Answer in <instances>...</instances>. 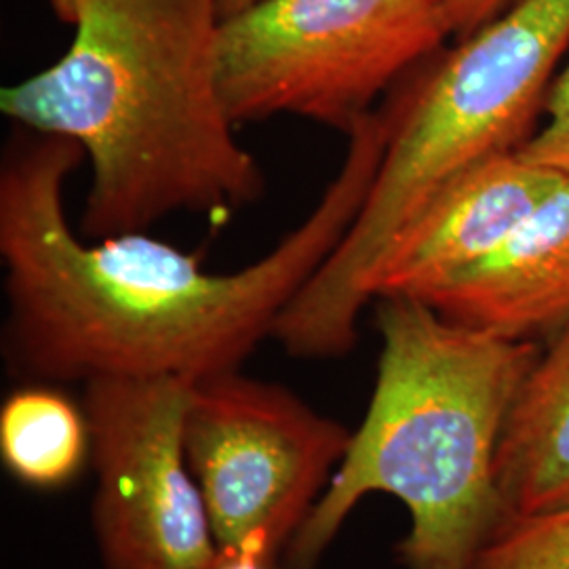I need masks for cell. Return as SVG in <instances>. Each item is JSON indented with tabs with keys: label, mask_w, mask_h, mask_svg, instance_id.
I'll return each mask as SVG.
<instances>
[{
	"label": "cell",
	"mask_w": 569,
	"mask_h": 569,
	"mask_svg": "<svg viewBox=\"0 0 569 569\" xmlns=\"http://www.w3.org/2000/svg\"><path fill=\"white\" fill-rule=\"evenodd\" d=\"M279 561L256 552H226L220 550L213 569H277Z\"/></svg>",
	"instance_id": "15"
},
{
	"label": "cell",
	"mask_w": 569,
	"mask_h": 569,
	"mask_svg": "<svg viewBox=\"0 0 569 569\" xmlns=\"http://www.w3.org/2000/svg\"><path fill=\"white\" fill-rule=\"evenodd\" d=\"M448 18L451 41H462L483 28L489 21L500 18L519 0H441Z\"/></svg>",
	"instance_id": "14"
},
{
	"label": "cell",
	"mask_w": 569,
	"mask_h": 569,
	"mask_svg": "<svg viewBox=\"0 0 569 569\" xmlns=\"http://www.w3.org/2000/svg\"><path fill=\"white\" fill-rule=\"evenodd\" d=\"M74 28L60 60L2 87L0 112L79 143L91 167L84 239L178 213L226 222L266 194L226 108L216 0H49Z\"/></svg>",
	"instance_id": "2"
},
{
	"label": "cell",
	"mask_w": 569,
	"mask_h": 569,
	"mask_svg": "<svg viewBox=\"0 0 569 569\" xmlns=\"http://www.w3.org/2000/svg\"><path fill=\"white\" fill-rule=\"evenodd\" d=\"M568 51L569 0H519L407 74L361 211L274 326L287 355L336 359L355 348L388 243L449 180L528 142Z\"/></svg>",
	"instance_id": "4"
},
{
	"label": "cell",
	"mask_w": 569,
	"mask_h": 569,
	"mask_svg": "<svg viewBox=\"0 0 569 569\" xmlns=\"http://www.w3.org/2000/svg\"><path fill=\"white\" fill-rule=\"evenodd\" d=\"M545 121L517 152L529 161L569 178V60L550 84Z\"/></svg>",
	"instance_id": "13"
},
{
	"label": "cell",
	"mask_w": 569,
	"mask_h": 569,
	"mask_svg": "<svg viewBox=\"0 0 569 569\" xmlns=\"http://www.w3.org/2000/svg\"><path fill=\"white\" fill-rule=\"evenodd\" d=\"M566 176L519 152L472 164L441 190L388 243L371 277V298L427 300L483 260Z\"/></svg>",
	"instance_id": "8"
},
{
	"label": "cell",
	"mask_w": 569,
	"mask_h": 569,
	"mask_svg": "<svg viewBox=\"0 0 569 569\" xmlns=\"http://www.w3.org/2000/svg\"><path fill=\"white\" fill-rule=\"evenodd\" d=\"M0 458L26 488L72 486L91 465L84 407L60 385L21 382L0 407Z\"/></svg>",
	"instance_id": "11"
},
{
	"label": "cell",
	"mask_w": 569,
	"mask_h": 569,
	"mask_svg": "<svg viewBox=\"0 0 569 569\" xmlns=\"http://www.w3.org/2000/svg\"><path fill=\"white\" fill-rule=\"evenodd\" d=\"M425 305L456 326L517 342L569 323V178L557 183L509 237Z\"/></svg>",
	"instance_id": "9"
},
{
	"label": "cell",
	"mask_w": 569,
	"mask_h": 569,
	"mask_svg": "<svg viewBox=\"0 0 569 569\" xmlns=\"http://www.w3.org/2000/svg\"><path fill=\"white\" fill-rule=\"evenodd\" d=\"M451 39L441 0H260L222 20L230 119L298 117L350 133Z\"/></svg>",
	"instance_id": "5"
},
{
	"label": "cell",
	"mask_w": 569,
	"mask_h": 569,
	"mask_svg": "<svg viewBox=\"0 0 569 569\" xmlns=\"http://www.w3.org/2000/svg\"><path fill=\"white\" fill-rule=\"evenodd\" d=\"M380 357L361 427L284 552L317 569L369 493L406 505V569H472L505 526L496 458L510 406L538 361L536 342L456 326L411 298H378Z\"/></svg>",
	"instance_id": "3"
},
{
	"label": "cell",
	"mask_w": 569,
	"mask_h": 569,
	"mask_svg": "<svg viewBox=\"0 0 569 569\" xmlns=\"http://www.w3.org/2000/svg\"><path fill=\"white\" fill-rule=\"evenodd\" d=\"M496 486L507 521L569 509V323L540 352L510 406Z\"/></svg>",
	"instance_id": "10"
},
{
	"label": "cell",
	"mask_w": 569,
	"mask_h": 569,
	"mask_svg": "<svg viewBox=\"0 0 569 569\" xmlns=\"http://www.w3.org/2000/svg\"><path fill=\"white\" fill-rule=\"evenodd\" d=\"M350 437L289 388L241 369L192 385L183 449L218 549L281 561Z\"/></svg>",
	"instance_id": "6"
},
{
	"label": "cell",
	"mask_w": 569,
	"mask_h": 569,
	"mask_svg": "<svg viewBox=\"0 0 569 569\" xmlns=\"http://www.w3.org/2000/svg\"><path fill=\"white\" fill-rule=\"evenodd\" d=\"M256 2H260V0H216L218 11H220V18H222V20L230 18V16L241 13V11L249 9V7H251V4H256Z\"/></svg>",
	"instance_id": "16"
},
{
	"label": "cell",
	"mask_w": 569,
	"mask_h": 569,
	"mask_svg": "<svg viewBox=\"0 0 569 569\" xmlns=\"http://www.w3.org/2000/svg\"><path fill=\"white\" fill-rule=\"evenodd\" d=\"M397 114L392 96L369 112L346 136L342 164L305 220L224 274L148 232L84 239L66 211L81 146L13 124L0 157L7 367L21 382L60 387L103 378L197 385L241 369L345 239Z\"/></svg>",
	"instance_id": "1"
},
{
	"label": "cell",
	"mask_w": 569,
	"mask_h": 569,
	"mask_svg": "<svg viewBox=\"0 0 569 569\" xmlns=\"http://www.w3.org/2000/svg\"><path fill=\"white\" fill-rule=\"evenodd\" d=\"M190 388L178 378L84 385L91 526L106 569L216 568L220 549L183 449Z\"/></svg>",
	"instance_id": "7"
},
{
	"label": "cell",
	"mask_w": 569,
	"mask_h": 569,
	"mask_svg": "<svg viewBox=\"0 0 569 569\" xmlns=\"http://www.w3.org/2000/svg\"><path fill=\"white\" fill-rule=\"evenodd\" d=\"M472 569H569V509L507 521Z\"/></svg>",
	"instance_id": "12"
}]
</instances>
